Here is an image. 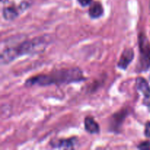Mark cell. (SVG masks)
<instances>
[{
	"label": "cell",
	"mask_w": 150,
	"mask_h": 150,
	"mask_svg": "<svg viewBox=\"0 0 150 150\" xmlns=\"http://www.w3.org/2000/svg\"><path fill=\"white\" fill-rule=\"evenodd\" d=\"M134 59V51L132 48H125L122 52L120 58L117 63V67L120 69L123 70H127L129 64L132 62Z\"/></svg>",
	"instance_id": "52a82bcc"
},
{
	"label": "cell",
	"mask_w": 150,
	"mask_h": 150,
	"mask_svg": "<svg viewBox=\"0 0 150 150\" xmlns=\"http://www.w3.org/2000/svg\"><path fill=\"white\" fill-rule=\"evenodd\" d=\"M92 1H93V0H78V2L82 7H87V6H89L92 4Z\"/></svg>",
	"instance_id": "8fae6325"
},
{
	"label": "cell",
	"mask_w": 150,
	"mask_h": 150,
	"mask_svg": "<svg viewBox=\"0 0 150 150\" xmlns=\"http://www.w3.org/2000/svg\"><path fill=\"white\" fill-rule=\"evenodd\" d=\"M104 9L102 4L100 1H94L89 5V16L91 18L97 19L103 15Z\"/></svg>",
	"instance_id": "ba28073f"
},
{
	"label": "cell",
	"mask_w": 150,
	"mask_h": 150,
	"mask_svg": "<svg viewBox=\"0 0 150 150\" xmlns=\"http://www.w3.org/2000/svg\"><path fill=\"white\" fill-rule=\"evenodd\" d=\"M139 55L137 64L139 72H146L150 68V43L148 38L144 33L139 36Z\"/></svg>",
	"instance_id": "277c9868"
},
{
	"label": "cell",
	"mask_w": 150,
	"mask_h": 150,
	"mask_svg": "<svg viewBox=\"0 0 150 150\" xmlns=\"http://www.w3.org/2000/svg\"><path fill=\"white\" fill-rule=\"evenodd\" d=\"M86 80L83 72L79 67L62 68L53 70L47 74H40L32 76L25 81L24 85L31 86H47L50 85L69 84L79 83Z\"/></svg>",
	"instance_id": "6da1fadb"
},
{
	"label": "cell",
	"mask_w": 150,
	"mask_h": 150,
	"mask_svg": "<svg viewBox=\"0 0 150 150\" xmlns=\"http://www.w3.org/2000/svg\"><path fill=\"white\" fill-rule=\"evenodd\" d=\"M48 44V39L45 37H38L32 40H26L13 46L2 48L0 54V62L5 65L21 56L37 54L44 51Z\"/></svg>",
	"instance_id": "7a4b0ae2"
},
{
	"label": "cell",
	"mask_w": 150,
	"mask_h": 150,
	"mask_svg": "<svg viewBox=\"0 0 150 150\" xmlns=\"http://www.w3.org/2000/svg\"><path fill=\"white\" fill-rule=\"evenodd\" d=\"M137 148L140 149H149L150 142H149V141H145V142H142L141 144H139V146H137Z\"/></svg>",
	"instance_id": "30bf717a"
},
{
	"label": "cell",
	"mask_w": 150,
	"mask_h": 150,
	"mask_svg": "<svg viewBox=\"0 0 150 150\" xmlns=\"http://www.w3.org/2000/svg\"><path fill=\"white\" fill-rule=\"evenodd\" d=\"M144 135L146 138H150V121L147 122L145 125Z\"/></svg>",
	"instance_id": "7c38bea8"
},
{
	"label": "cell",
	"mask_w": 150,
	"mask_h": 150,
	"mask_svg": "<svg viewBox=\"0 0 150 150\" xmlns=\"http://www.w3.org/2000/svg\"><path fill=\"white\" fill-rule=\"evenodd\" d=\"M136 89L142 92L144 96L143 103L150 111V86L149 83L143 77H137L136 79Z\"/></svg>",
	"instance_id": "5b68a950"
},
{
	"label": "cell",
	"mask_w": 150,
	"mask_h": 150,
	"mask_svg": "<svg viewBox=\"0 0 150 150\" xmlns=\"http://www.w3.org/2000/svg\"><path fill=\"white\" fill-rule=\"evenodd\" d=\"M84 128L90 134H98L100 133V126L92 117H86L84 119Z\"/></svg>",
	"instance_id": "9c48e42d"
},
{
	"label": "cell",
	"mask_w": 150,
	"mask_h": 150,
	"mask_svg": "<svg viewBox=\"0 0 150 150\" xmlns=\"http://www.w3.org/2000/svg\"><path fill=\"white\" fill-rule=\"evenodd\" d=\"M1 15L7 21H13L32 5V0H2Z\"/></svg>",
	"instance_id": "3957f363"
},
{
	"label": "cell",
	"mask_w": 150,
	"mask_h": 150,
	"mask_svg": "<svg viewBox=\"0 0 150 150\" xmlns=\"http://www.w3.org/2000/svg\"><path fill=\"white\" fill-rule=\"evenodd\" d=\"M77 144L76 138H69L63 139H54L50 142V146L54 149H73Z\"/></svg>",
	"instance_id": "8992f818"
}]
</instances>
